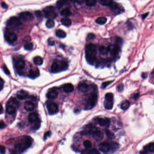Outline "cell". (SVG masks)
<instances>
[{
    "instance_id": "obj_42",
    "label": "cell",
    "mask_w": 154,
    "mask_h": 154,
    "mask_svg": "<svg viewBox=\"0 0 154 154\" xmlns=\"http://www.w3.org/2000/svg\"><path fill=\"white\" fill-rule=\"evenodd\" d=\"M105 100H114V95L111 93H107L105 96Z\"/></svg>"
},
{
    "instance_id": "obj_44",
    "label": "cell",
    "mask_w": 154,
    "mask_h": 154,
    "mask_svg": "<svg viewBox=\"0 0 154 154\" xmlns=\"http://www.w3.org/2000/svg\"><path fill=\"white\" fill-rule=\"evenodd\" d=\"M113 82V81H109L104 82L102 84L101 88L103 89L105 88H106L107 86H108L109 85H110V84L112 83Z\"/></svg>"
},
{
    "instance_id": "obj_51",
    "label": "cell",
    "mask_w": 154,
    "mask_h": 154,
    "mask_svg": "<svg viewBox=\"0 0 154 154\" xmlns=\"http://www.w3.org/2000/svg\"><path fill=\"white\" fill-rule=\"evenodd\" d=\"M51 135V132L50 131H48L47 132H45L44 135V140H46L48 137L50 136Z\"/></svg>"
},
{
    "instance_id": "obj_58",
    "label": "cell",
    "mask_w": 154,
    "mask_h": 154,
    "mask_svg": "<svg viewBox=\"0 0 154 154\" xmlns=\"http://www.w3.org/2000/svg\"><path fill=\"white\" fill-rule=\"evenodd\" d=\"M148 14H149L148 13H147L143 15H142V19H145V18H146V17L148 15Z\"/></svg>"
},
{
    "instance_id": "obj_31",
    "label": "cell",
    "mask_w": 154,
    "mask_h": 154,
    "mask_svg": "<svg viewBox=\"0 0 154 154\" xmlns=\"http://www.w3.org/2000/svg\"><path fill=\"white\" fill-rule=\"evenodd\" d=\"M144 149L150 152H154V143H150L144 147Z\"/></svg>"
},
{
    "instance_id": "obj_4",
    "label": "cell",
    "mask_w": 154,
    "mask_h": 154,
    "mask_svg": "<svg viewBox=\"0 0 154 154\" xmlns=\"http://www.w3.org/2000/svg\"><path fill=\"white\" fill-rule=\"evenodd\" d=\"M98 96L97 94L94 93H91L88 97L86 105L85 106V110H89L92 109L97 103Z\"/></svg>"
},
{
    "instance_id": "obj_28",
    "label": "cell",
    "mask_w": 154,
    "mask_h": 154,
    "mask_svg": "<svg viewBox=\"0 0 154 154\" xmlns=\"http://www.w3.org/2000/svg\"><path fill=\"white\" fill-rule=\"evenodd\" d=\"M130 106V102L127 100H125L123 101L121 105V108L123 110H128Z\"/></svg>"
},
{
    "instance_id": "obj_2",
    "label": "cell",
    "mask_w": 154,
    "mask_h": 154,
    "mask_svg": "<svg viewBox=\"0 0 154 154\" xmlns=\"http://www.w3.org/2000/svg\"><path fill=\"white\" fill-rule=\"evenodd\" d=\"M85 54L87 61L90 65H94L96 61V46L91 43L86 45L85 49Z\"/></svg>"
},
{
    "instance_id": "obj_41",
    "label": "cell",
    "mask_w": 154,
    "mask_h": 154,
    "mask_svg": "<svg viewBox=\"0 0 154 154\" xmlns=\"http://www.w3.org/2000/svg\"><path fill=\"white\" fill-rule=\"evenodd\" d=\"M109 7L111 9L113 10V11H115V10H117L119 8V6H118V4L116 2H114V1H113L112 4L110 5Z\"/></svg>"
},
{
    "instance_id": "obj_13",
    "label": "cell",
    "mask_w": 154,
    "mask_h": 154,
    "mask_svg": "<svg viewBox=\"0 0 154 154\" xmlns=\"http://www.w3.org/2000/svg\"><path fill=\"white\" fill-rule=\"evenodd\" d=\"M77 88L81 93H86L89 89V86L85 82H81L79 84Z\"/></svg>"
},
{
    "instance_id": "obj_54",
    "label": "cell",
    "mask_w": 154,
    "mask_h": 154,
    "mask_svg": "<svg viewBox=\"0 0 154 154\" xmlns=\"http://www.w3.org/2000/svg\"><path fill=\"white\" fill-rule=\"evenodd\" d=\"M4 86V81L3 80V79H0V91H1L3 89Z\"/></svg>"
},
{
    "instance_id": "obj_25",
    "label": "cell",
    "mask_w": 154,
    "mask_h": 154,
    "mask_svg": "<svg viewBox=\"0 0 154 154\" xmlns=\"http://www.w3.org/2000/svg\"><path fill=\"white\" fill-rule=\"evenodd\" d=\"M119 144L115 141H112L110 144V150L112 152H114L119 149Z\"/></svg>"
},
{
    "instance_id": "obj_6",
    "label": "cell",
    "mask_w": 154,
    "mask_h": 154,
    "mask_svg": "<svg viewBox=\"0 0 154 154\" xmlns=\"http://www.w3.org/2000/svg\"><path fill=\"white\" fill-rule=\"evenodd\" d=\"M21 23L20 22V19L16 17H12L10 18L7 21V26L12 28H17L20 25Z\"/></svg>"
},
{
    "instance_id": "obj_35",
    "label": "cell",
    "mask_w": 154,
    "mask_h": 154,
    "mask_svg": "<svg viewBox=\"0 0 154 154\" xmlns=\"http://www.w3.org/2000/svg\"><path fill=\"white\" fill-rule=\"evenodd\" d=\"M46 25L49 28H52L55 26V22L53 19H49L46 23Z\"/></svg>"
},
{
    "instance_id": "obj_1",
    "label": "cell",
    "mask_w": 154,
    "mask_h": 154,
    "mask_svg": "<svg viewBox=\"0 0 154 154\" xmlns=\"http://www.w3.org/2000/svg\"><path fill=\"white\" fill-rule=\"evenodd\" d=\"M33 140L30 136H24L18 141L15 145L14 154H21L29 148L32 144Z\"/></svg>"
},
{
    "instance_id": "obj_7",
    "label": "cell",
    "mask_w": 154,
    "mask_h": 154,
    "mask_svg": "<svg viewBox=\"0 0 154 154\" xmlns=\"http://www.w3.org/2000/svg\"><path fill=\"white\" fill-rule=\"evenodd\" d=\"M47 109L49 114L53 115L57 114L59 111L58 106L57 104L54 102L49 103L47 105Z\"/></svg>"
},
{
    "instance_id": "obj_22",
    "label": "cell",
    "mask_w": 154,
    "mask_h": 154,
    "mask_svg": "<svg viewBox=\"0 0 154 154\" xmlns=\"http://www.w3.org/2000/svg\"><path fill=\"white\" fill-rule=\"evenodd\" d=\"M16 111L15 106L8 105L6 107V112L9 115H13L15 113Z\"/></svg>"
},
{
    "instance_id": "obj_15",
    "label": "cell",
    "mask_w": 154,
    "mask_h": 154,
    "mask_svg": "<svg viewBox=\"0 0 154 154\" xmlns=\"http://www.w3.org/2000/svg\"><path fill=\"white\" fill-rule=\"evenodd\" d=\"M99 149L104 153H107L110 150V144L107 142H103L99 145Z\"/></svg>"
},
{
    "instance_id": "obj_39",
    "label": "cell",
    "mask_w": 154,
    "mask_h": 154,
    "mask_svg": "<svg viewBox=\"0 0 154 154\" xmlns=\"http://www.w3.org/2000/svg\"><path fill=\"white\" fill-rule=\"evenodd\" d=\"M106 136L108 137V138L109 139H114L115 138L114 134L110 131L109 130H106L105 131Z\"/></svg>"
},
{
    "instance_id": "obj_45",
    "label": "cell",
    "mask_w": 154,
    "mask_h": 154,
    "mask_svg": "<svg viewBox=\"0 0 154 154\" xmlns=\"http://www.w3.org/2000/svg\"><path fill=\"white\" fill-rule=\"evenodd\" d=\"M10 101L15 106H16L17 107H18L19 106V101H18L15 98L12 97L11 98H10Z\"/></svg>"
},
{
    "instance_id": "obj_57",
    "label": "cell",
    "mask_w": 154,
    "mask_h": 154,
    "mask_svg": "<svg viewBox=\"0 0 154 154\" xmlns=\"http://www.w3.org/2000/svg\"><path fill=\"white\" fill-rule=\"evenodd\" d=\"M1 6L2 7V8H4V9H6L7 8V5L5 4V3H3V2H2V4H1Z\"/></svg>"
},
{
    "instance_id": "obj_40",
    "label": "cell",
    "mask_w": 154,
    "mask_h": 154,
    "mask_svg": "<svg viewBox=\"0 0 154 154\" xmlns=\"http://www.w3.org/2000/svg\"><path fill=\"white\" fill-rule=\"evenodd\" d=\"M33 47H34L33 44L31 42L27 43L26 44H25L24 46L25 49L27 51H31L33 49Z\"/></svg>"
},
{
    "instance_id": "obj_10",
    "label": "cell",
    "mask_w": 154,
    "mask_h": 154,
    "mask_svg": "<svg viewBox=\"0 0 154 154\" xmlns=\"http://www.w3.org/2000/svg\"><path fill=\"white\" fill-rule=\"evenodd\" d=\"M108 48L109 52H110L111 54L113 56H116L119 53L120 47L119 45H111L109 46Z\"/></svg>"
},
{
    "instance_id": "obj_26",
    "label": "cell",
    "mask_w": 154,
    "mask_h": 154,
    "mask_svg": "<svg viewBox=\"0 0 154 154\" xmlns=\"http://www.w3.org/2000/svg\"><path fill=\"white\" fill-rule=\"evenodd\" d=\"M33 61L35 65H41L43 63V59L42 57L39 56H36L34 58Z\"/></svg>"
},
{
    "instance_id": "obj_27",
    "label": "cell",
    "mask_w": 154,
    "mask_h": 154,
    "mask_svg": "<svg viewBox=\"0 0 154 154\" xmlns=\"http://www.w3.org/2000/svg\"><path fill=\"white\" fill-rule=\"evenodd\" d=\"M62 25L65 26H70L71 24V21L68 18H64L62 19L61 20Z\"/></svg>"
},
{
    "instance_id": "obj_14",
    "label": "cell",
    "mask_w": 154,
    "mask_h": 154,
    "mask_svg": "<svg viewBox=\"0 0 154 154\" xmlns=\"http://www.w3.org/2000/svg\"><path fill=\"white\" fill-rule=\"evenodd\" d=\"M93 138L97 141H101L104 137L103 133L99 130H96L92 134Z\"/></svg>"
},
{
    "instance_id": "obj_55",
    "label": "cell",
    "mask_w": 154,
    "mask_h": 154,
    "mask_svg": "<svg viewBox=\"0 0 154 154\" xmlns=\"http://www.w3.org/2000/svg\"><path fill=\"white\" fill-rule=\"evenodd\" d=\"M139 94L138 93H136V94H134L132 97V98L134 100H136L139 98Z\"/></svg>"
},
{
    "instance_id": "obj_33",
    "label": "cell",
    "mask_w": 154,
    "mask_h": 154,
    "mask_svg": "<svg viewBox=\"0 0 154 154\" xmlns=\"http://www.w3.org/2000/svg\"><path fill=\"white\" fill-rule=\"evenodd\" d=\"M99 51L102 55H106L109 52V48H107L104 46H101L99 48Z\"/></svg>"
},
{
    "instance_id": "obj_30",
    "label": "cell",
    "mask_w": 154,
    "mask_h": 154,
    "mask_svg": "<svg viewBox=\"0 0 154 154\" xmlns=\"http://www.w3.org/2000/svg\"><path fill=\"white\" fill-rule=\"evenodd\" d=\"M107 19L105 17H99V18L95 20V22L99 24V25H103L105 23H106L107 22Z\"/></svg>"
},
{
    "instance_id": "obj_12",
    "label": "cell",
    "mask_w": 154,
    "mask_h": 154,
    "mask_svg": "<svg viewBox=\"0 0 154 154\" xmlns=\"http://www.w3.org/2000/svg\"><path fill=\"white\" fill-rule=\"evenodd\" d=\"M58 95V93L56 89L52 88L47 94V97L49 99H55L57 97Z\"/></svg>"
},
{
    "instance_id": "obj_18",
    "label": "cell",
    "mask_w": 154,
    "mask_h": 154,
    "mask_svg": "<svg viewBox=\"0 0 154 154\" xmlns=\"http://www.w3.org/2000/svg\"><path fill=\"white\" fill-rule=\"evenodd\" d=\"M39 118V115L37 113H31L28 116V121L30 123H33L36 121Z\"/></svg>"
},
{
    "instance_id": "obj_8",
    "label": "cell",
    "mask_w": 154,
    "mask_h": 154,
    "mask_svg": "<svg viewBox=\"0 0 154 154\" xmlns=\"http://www.w3.org/2000/svg\"><path fill=\"white\" fill-rule=\"evenodd\" d=\"M19 17L20 19L22 20L24 22H27L30 20L33 19V16L32 14L28 11L23 12L19 14Z\"/></svg>"
},
{
    "instance_id": "obj_23",
    "label": "cell",
    "mask_w": 154,
    "mask_h": 154,
    "mask_svg": "<svg viewBox=\"0 0 154 154\" xmlns=\"http://www.w3.org/2000/svg\"><path fill=\"white\" fill-rule=\"evenodd\" d=\"M25 109L28 111L34 110L35 106L34 103L31 101H27L25 103Z\"/></svg>"
},
{
    "instance_id": "obj_59",
    "label": "cell",
    "mask_w": 154,
    "mask_h": 154,
    "mask_svg": "<svg viewBox=\"0 0 154 154\" xmlns=\"http://www.w3.org/2000/svg\"><path fill=\"white\" fill-rule=\"evenodd\" d=\"M3 112V108H2V106L1 105H0V114H2Z\"/></svg>"
},
{
    "instance_id": "obj_48",
    "label": "cell",
    "mask_w": 154,
    "mask_h": 154,
    "mask_svg": "<svg viewBox=\"0 0 154 154\" xmlns=\"http://www.w3.org/2000/svg\"><path fill=\"white\" fill-rule=\"evenodd\" d=\"M48 43L50 46H54L55 44V42L53 38H49L48 40Z\"/></svg>"
},
{
    "instance_id": "obj_47",
    "label": "cell",
    "mask_w": 154,
    "mask_h": 154,
    "mask_svg": "<svg viewBox=\"0 0 154 154\" xmlns=\"http://www.w3.org/2000/svg\"><path fill=\"white\" fill-rule=\"evenodd\" d=\"M87 38H88V39L92 40L96 38V36L94 33H90L87 36Z\"/></svg>"
},
{
    "instance_id": "obj_5",
    "label": "cell",
    "mask_w": 154,
    "mask_h": 154,
    "mask_svg": "<svg viewBox=\"0 0 154 154\" xmlns=\"http://www.w3.org/2000/svg\"><path fill=\"white\" fill-rule=\"evenodd\" d=\"M44 16L49 19H54L57 17V14L54 7L53 6H49L45 7L43 10Z\"/></svg>"
},
{
    "instance_id": "obj_37",
    "label": "cell",
    "mask_w": 154,
    "mask_h": 154,
    "mask_svg": "<svg viewBox=\"0 0 154 154\" xmlns=\"http://www.w3.org/2000/svg\"><path fill=\"white\" fill-rule=\"evenodd\" d=\"M100 4L104 6H110L113 2L112 0H100Z\"/></svg>"
},
{
    "instance_id": "obj_16",
    "label": "cell",
    "mask_w": 154,
    "mask_h": 154,
    "mask_svg": "<svg viewBox=\"0 0 154 154\" xmlns=\"http://www.w3.org/2000/svg\"><path fill=\"white\" fill-rule=\"evenodd\" d=\"M18 98L20 100H23L26 99L29 96L28 93L24 90H20L16 94Z\"/></svg>"
},
{
    "instance_id": "obj_20",
    "label": "cell",
    "mask_w": 154,
    "mask_h": 154,
    "mask_svg": "<svg viewBox=\"0 0 154 154\" xmlns=\"http://www.w3.org/2000/svg\"><path fill=\"white\" fill-rule=\"evenodd\" d=\"M64 91L67 93H72L74 90V88L72 84H65L63 87Z\"/></svg>"
},
{
    "instance_id": "obj_17",
    "label": "cell",
    "mask_w": 154,
    "mask_h": 154,
    "mask_svg": "<svg viewBox=\"0 0 154 154\" xmlns=\"http://www.w3.org/2000/svg\"><path fill=\"white\" fill-rule=\"evenodd\" d=\"M71 0H59L56 3V7L57 9H60L66 5L70 4Z\"/></svg>"
},
{
    "instance_id": "obj_9",
    "label": "cell",
    "mask_w": 154,
    "mask_h": 154,
    "mask_svg": "<svg viewBox=\"0 0 154 154\" xmlns=\"http://www.w3.org/2000/svg\"><path fill=\"white\" fill-rule=\"evenodd\" d=\"M6 41L10 43H13L17 40V36L13 33H9L5 36Z\"/></svg>"
},
{
    "instance_id": "obj_29",
    "label": "cell",
    "mask_w": 154,
    "mask_h": 154,
    "mask_svg": "<svg viewBox=\"0 0 154 154\" xmlns=\"http://www.w3.org/2000/svg\"><path fill=\"white\" fill-rule=\"evenodd\" d=\"M56 34L57 37L59 38H63L66 37V33L64 31L61 29H58L56 31Z\"/></svg>"
},
{
    "instance_id": "obj_52",
    "label": "cell",
    "mask_w": 154,
    "mask_h": 154,
    "mask_svg": "<svg viewBox=\"0 0 154 154\" xmlns=\"http://www.w3.org/2000/svg\"><path fill=\"white\" fill-rule=\"evenodd\" d=\"M3 70L4 71L6 75H10V72H9L8 69H7V68L6 67V66H5V65H3Z\"/></svg>"
},
{
    "instance_id": "obj_49",
    "label": "cell",
    "mask_w": 154,
    "mask_h": 154,
    "mask_svg": "<svg viewBox=\"0 0 154 154\" xmlns=\"http://www.w3.org/2000/svg\"><path fill=\"white\" fill-rule=\"evenodd\" d=\"M124 89V85L123 84H119L118 86V90L119 92H122Z\"/></svg>"
},
{
    "instance_id": "obj_43",
    "label": "cell",
    "mask_w": 154,
    "mask_h": 154,
    "mask_svg": "<svg viewBox=\"0 0 154 154\" xmlns=\"http://www.w3.org/2000/svg\"><path fill=\"white\" fill-rule=\"evenodd\" d=\"M83 145H84V146L86 148H89L92 146L91 142L89 140H86V141H84Z\"/></svg>"
},
{
    "instance_id": "obj_36",
    "label": "cell",
    "mask_w": 154,
    "mask_h": 154,
    "mask_svg": "<svg viewBox=\"0 0 154 154\" xmlns=\"http://www.w3.org/2000/svg\"><path fill=\"white\" fill-rule=\"evenodd\" d=\"M96 3V0H86L85 4L89 7L94 6Z\"/></svg>"
},
{
    "instance_id": "obj_53",
    "label": "cell",
    "mask_w": 154,
    "mask_h": 154,
    "mask_svg": "<svg viewBox=\"0 0 154 154\" xmlns=\"http://www.w3.org/2000/svg\"><path fill=\"white\" fill-rule=\"evenodd\" d=\"M0 129H2L5 128L6 126V125L5 124L4 122H3L2 120H1L0 123Z\"/></svg>"
},
{
    "instance_id": "obj_3",
    "label": "cell",
    "mask_w": 154,
    "mask_h": 154,
    "mask_svg": "<svg viewBox=\"0 0 154 154\" xmlns=\"http://www.w3.org/2000/svg\"><path fill=\"white\" fill-rule=\"evenodd\" d=\"M68 67L67 62L65 61H61L60 64L58 62H54L52 65L51 70L52 73H56L63 70H66Z\"/></svg>"
},
{
    "instance_id": "obj_50",
    "label": "cell",
    "mask_w": 154,
    "mask_h": 154,
    "mask_svg": "<svg viewBox=\"0 0 154 154\" xmlns=\"http://www.w3.org/2000/svg\"><path fill=\"white\" fill-rule=\"evenodd\" d=\"M5 148L3 145H1L0 146V154H5Z\"/></svg>"
},
{
    "instance_id": "obj_38",
    "label": "cell",
    "mask_w": 154,
    "mask_h": 154,
    "mask_svg": "<svg viewBox=\"0 0 154 154\" xmlns=\"http://www.w3.org/2000/svg\"><path fill=\"white\" fill-rule=\"evenodd\" d=\"M33 125V128L35 130H38L40 127L41 121L40 119H38L35 123H34Z\"/></svg>"
},
{
    "instance_id": "obj_32",
    "label": "cell",
    "mask_w": 154,
    "mask_h": 154,
    "mask_svg": "<svg viewBox=\"0 0 154 154\" xmlns=\"http://www.w3.org/2000/svg\"><path fill=\"white\" fill-rule=\"evenodd\" d=\"M71 12L70 10L68 8H65L63 9L62 11H61V14L63 16L67 17L68 16H70L71 14Z\"/></svg>"
},
{
    "instance_id": "obj_56",
    "label": "cell",
    "mask_w": 154,
    "mask_h": 154,
    "mask_svg": "<svg viewBox=\"0 0 154 154\" xmlns=\"http://www.w3.org/2000/svg\"><path fill=\"white\" fill-rule=\"evenodd\" d=\"M147 77V73H142V77L143 79H145Z\"/></svg>"
},
{
    "instance_id": "obj_11",
    "label": "cell",
    "mask_w": 154,
    "mask_h": 154,
    "mask_svg": "<svg viewBox=\"0 0 154 154\" xmlns=\"http://www.w3.org/2000/svg\"><path fill=\"white\" fill-rule=\"evenodd\" d=\"M97 123L101 126L109 127L110 124V119L108 118H99L97 119Z\"/></svg>"
},
{
    "instance_id": "obj_21",
    "label": "cell",
    "mask_w": 154,
    "mask_h": 154,
    "mask_svg": "<svg viewBox=\"0 0 154 154\" xmlns=\"http://www.w3.org/2000/svg\"><path fill=\"white\" fill-rule=\"evenodd\" d=\"M15 66L18 70H22L25 67V62L22 59L19 60L16 62Z\"/></svg>"
},
{
    "instance_id": "obj_46",
    "label": "cell",
    "mask_w": 154,
    "mask_h": 154,
    "mask_svg": "<svg viewBox=\"0 0 154 154\" xmlns=\"http://www.w3.org/2000/svg\"><path fill=\"white\" fill-rule=\"evenodd\" d=\"M35 14L36 16L37 17V18H38V19H42V14L41 13V11H36L35 12Z\"/></svg>"
},
{
    "instance_id": "obj_24",
    "label": "cell",
    "mask_w": 154,
    "mask_h": 154,
    "mask_svg": "<svg viewBox=\"0 0 154 154\" xmlns=\"http://www.w3.org/2000/svg\"><path fill=\"white\" fill-rule=\"evenodd\" d=\"M104 106L106 109L111 110L114 106V100H105L104 102Z\"/></svg>"
},
{
    "instance_id": "obj_34",
    "label": "cell",
    "mask_w": 154,
    "mask_h": 154,
    "mask_svg": "<svg viewBox=\"0 0 154 154\" xmlns=\"http://www.w3.org/2000/svg\"><path fill=\"white\" fill-rule=\"evenodd\" d=\"M82 154H100V153L96 149H93L89 150H84L82 151Z\"/></svg>"
},
{
    "instance_id": "obj_19",
    "label": "cell",
    "mask_w": 154,
    "mask_h": 154,
    "mask_svg": "<svg viewBox=\"0 0 154 154\" xmlns=\"http://www.w3.org/2000/svg\"><path fill=\"white\" fill-rule=\"evenodd\" d=\"M40 75V71L39 70H31L30 71L28 76L32 79H35L38 77Z\"/></svg>"
}]
</instances>
